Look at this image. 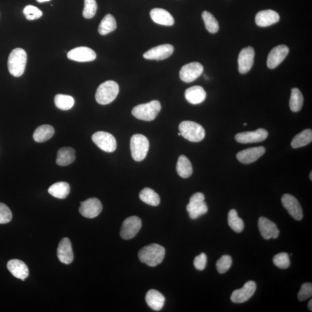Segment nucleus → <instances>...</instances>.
Returning <instances> with one entry per match:
<instances>
[{"label": "nucleus", "instance_id": "c756f323", "mask_svg": "<svg viewBox=\"0 0 312 312\" xmlns=\"http://www.w3.org/2000/svg\"><path fill=\"white\" fill-rule=\"evenodd\" d=\"M177 171L178 175L183 178H188L192 175L193 171L192 164L187 156L182 155L179 157Z\"/></svg>", "mask_w": 312, "mask_h": 312}, {"label": "nucleus", "instance_id": "49530a36", "mask_svg": "<svg viewBox=\"0 0 312 312\" xmlns=\"http://www.w3.org/2000/svg\"><path fill=\"white\" fill-rule=\"evenodd\" d=\"M51 1V0H36V1L38 2H48Z\"/></svg>", "mask_w": 312, "mask_h": 312}, {"label": "nucleus", "instance_id": "423d86ee", "mask_svg": "<svg viewBox=\"0 0 312 312\" xmlns=\"http://www.w3.org/2000/svg\"><path fill=\"white\" fill-rule=\"evenodd\" d=\"M130 148L132 157L135 161L144 160L149 148L148 138L142 134L134 135L131 139Z\"/></svg>", "mask_w": 312, "mask_h": 312}, {"label": "nucleus", "instance_id": "b1692460", "mask_svg": "<svg viewBox=\"0 0 312 312\" xmlns=\"http://www.w3.org/2000/svg\"><path fill=\"white\" fill-rule=\"evenodd\" d=\"M152 21L158 25L166 26H173L175 20L170 12L162 8H154L150 13Z\"/></svg>", "mask_w": 312, "mask_h": 312}, {"label": "nucleus", "instance_id": "ddd939ff", "mask_svg": "<svg viewBox=\"0 0 312 312\" xmlns=\"http://www.w3.org/2000/svg\"><path fill=\"white\" fill-rule=\"evenodd\" d=\"M256 290V284L253 281H249L243 287L233 291L231 300L234 303L242 304L248 301L253 296Z\"/></svg>", "mask_w": 312, "mask_h": 312}, {"label": "nucleus", "instance_id": "4c0bfd02", "mask_svg": "<svg viewBox=\"0 0 312 312\" xmlns=\"http://www.w3.org/2000/svg\"><path fill=\"white\" fill-rule=\"evenodd\" d=\"M97 4L95 0H85L83 16L86 19L94 18L97 12Z\"/></svg>", "mask_w": 312, "mask_h": 312}, {"label": "nucleus", "instance_id": "bb28decb", "mask_svg": "<svg viewBox=\"0 0 312 312\" xmlns=\"http://www.w3.org/2000/svg\"><path fill=\"white\" fill-rule=\"evenodd\" d=\"M75 151L70 147H64L59 149L58 152L56 163L60 166H67L75 160Z\"/></svg>", "mask_w": 312, "mask_h": 312}, {"label": "nucleus", "instance_id": "cd10ccee", "mask_svg": "<svg viewBox=\"0 0 312 312\" xmlns=\"http://www.w3.org/2000/svg\"><path fill=\"white\" fill-rule=\"evenodd\" d=\"M54 134L55 129L52 125H42L35 129L34 134H33V138L36 142H44L51 139Z\"/></svg>", "mask_w": 312, "mask_h": 312}, {"label": "nucleus", "instance_id": "f03ea898", "mask_svg": "<svg viewBox=\"0 0 312 312\" xmlns=\"http://www.w3.org/2000/svg\"><path fill=\"white\" fill-rule=\"evenodd\" d=\"M27 63V54L25 50L16 48L10 54L8 61V70L15 77H19L24 73Z\"/></svg>", "mask_w": 312, "mask_h": 312}, {"label": "nucleus", "instance_id": "58836bf2", "mask_svg": "<svg viewBox=\"0 0 312 312\" xmlns=\"http://www.w3.org/2000/svg\"><path fill=\"white\" fill-rule=\"evenodd\" d=\"M273 262L277 267L281 269H287L290 266L289 256L286 253H281L275 255Z\"/></svg>", "mask_w": 312, "mask_h": 312}, {"label": "nucleus", "instance_id": "aec40b11", "mask_svg": "<svg viewBox=\"0 0 312 312\" xmlns=\"http://www.w3.org/2000/svg\"><path fill=\"white\" fill-rule=\"evenodd\" d=\"M280 20V16L273 10L267 9L257 13L255 21L259 27L266 28L276 24Z\"/></svg>", "mask_w": 312, "mask_h": 312}, {"label": "nucleus", "instance_id": "c03bdc74", "mask_svg": "<svg viewBox=\"0 0 312 312\" xmlns=\"http://www.w3.org/2000/svg\"><path fill=\"white\" fill-rule=\"evenodd\" d=\"M207 256L205 253H202L195 258L194 265L195 268L199 271L204 270L207 265Z\"/></svg>", "mask_w": 312, "mask_h": 312}, {"label": "nucleus", "instance_id": "6ab92c4d", "mask_svg": "<svg viewBox=\"0 0 312 312\" xmlns=\"http://www.w3.org/2000/svg\"><path fill=\"white\" fill-rule=\"evenodd\" d=\"M258 226L261 236L265 240H268L272 238L277 239L280 235V230H279L276 224L266 218L261 217L259 218Z\"/></svg>", "mask_w": 312, "mask_h": 312}, {"label": "nucleus", "instance_id": "a878e982", "mask_svg": "<svg viewBox=\"0 0 312 312\" xmlns=\"http://www.w3.org/2000/svg\"><path fill=\"white\" fill-rule=\"evenodd\" d=\"M145 300L148 306L156 311L162 310L165 301L164 295L156 290H149L146 295Z\"/></svg>", "mask_w": 312, "mask_h": 312}, {"label": "nucleus", "instance_id": "412c9836", "mask_svg": "<svg viewBox=\"0 0 312 312\" xmlns=\"http://www.w3.org/2000/svg\"><path fill=\"white\" fill-rule=\"evenodd\" d=\"M265 149L263 147L251 148L239 152L237 157L242 163L250 164L257 161L265 154Z\"/></svg>", "mask_w": 312, "mask_h": 312}, {"label": "nucleus", "instance_id": "2eb2a0df", "mask_svg": "<svg viewBox=\"0 0 312 312\" xmlns=\"http://www.w3.org/2000/svg\"><path fill=\"white\" fill-rule=\"evenodd\" d=\"M268 136L266 129L258 128L256 131L240 132L235 135L236 141L241 144H251L264 141Z\"/></svg>", "mask_w": 312, "mask_h": 312}, {"label": "nucleus", "instance_id": "9d476101", "mask_svg": "<svg viewBox=\"0 0 312 312\" xmlns=\"http://www.w3.org/2000/svg\"><path fill=\"white\" fill-rule=\"evenodd\" d=\"M203 71L204 67L200 62H192L182 67L179 76L182 81L190 83L200 77Z\"/></svg>", "mask_w": 312, "mask_h": 312}, {"label": "nucleus", "instance_id": "09e8293b", "mask_svg": "<svg viewBox=\"0 0 312 312\" xmlns=\"http://www.w3.org/2000/svg\"><path fill=\"white\" fill-rule=\"evenodd\" d=\"M178 135H181V132H179V133H178Z\"/></svg>", "mask_w": 312, "mask_h": 312}, {"label": "nucleus", "instance_id": "7c9ffc66", "mask_svg": "<svg viewBox=\"0 0 312 312\" xmlns=\"http://www.w3.org/2000/svg\"><path fill=\"white\" fill-rule=\"evenodd\" d=\"M312 141V131L311 129H305L297 134L291 141V147L297 149L310 144Z\"/></svg>", "mask_w": 312, "mask_h": 312}, {"label": "nucleus", "instance_id": "ea45409f", "mask_svg": "<svg viewBox=\"0 0 312 312\" xmlns=\"http://www.w3.org/2000/svg\"><path fill=\"white\" fill-rule=\"evenodd\" d=\"M232 263V258L230 255H224L217 261V270L220 274H224L229 270Z\"/></svg>", "mask_w": 312, "mask_h": 312}, {"label": "nucleus", "instance_id": "6e6552de", "mask_svg": "<svg viewBox=\"0 0 312 312\" xmlns=\"http://www.w3.org/2000/svg\"><path fill=\"white\" fill-rule=\"evenodd\" d=\"M92 140L99 149L105 152H114L117 147V143L114 136L107 132H95L92 136Z\"/></svg>", "mask_w": 312, "mask_h": 312}, {"label": "nucleus", "instance_id": "a18cd8bd", "mask_svg": "<svg viewBox=\"0 0 312 312\" xmlns=\"http://www.w3.org/2000/svg\"><path fill=\"white\" fill-rule=\"evenodd\" d=\"M308 308L311 311H312V300H311L308 303Z\"/></svg>", "mask_w": 312, "mask_h": 312}, {"label": "nucleus", "instance_id": "dca6fc26", "mask_svg": "<svg viewBox=\"0 0 312 312\" xmlns=\"http://www.w3.org/2000/svg\"><path fill=\"white\" fill-rule=\"evenodd\" d=\"M289 53V48L286 45H280L271 50L267 59V66L269 68H277Z\"/></svg>", "mask_w": 312, "mask_h": 312}, {"label": "nucleus", "instance_id": "de8ad7c7", "mask_svg": "<svg viewBox=\"0 0 312 312\" xmlns=\"http://www.w3.org/2000/svg\"><path fill=\"white\" fill-rule=\"evenodd\" d=\"M312 172H311L310 176V179H311V181L312 180Z\"/></svg>", "mask_w": 312, "mask_h": 312}, {"label": "nucleus", "instance_id": "f704fd0d", "mask_svg": "<svg viewBox=\"0 0 312 312\" xmlns=\"http://www.w3.org/2000/svg\"><path fill=\"white\" fill-rule=\"evenodd\" d=\"M304 104V97L302 93L297 88L291 90L290 99V108L294 112H299L303 107Z\"/></svg>", "mask_w": 312, "mask_h": 312}, {"label": "nucleus", "instance_id": "f257e3e1", "mask_svg": "<svg viewBox=\"0 0 312 312\" xmlns=\"http://www.w3.org/2000/svg\"><path fill=\"white\" fill-rule=\"evenodd\" d=\"M165 254L164 247L158 244H151L139 250L138 257L143 263L154 267L161 264Z\"/></svg>", "mask_w": 312, "mask_h": 312}, {"label": "nucleus", "instance_id": "2f4dec72", "mask_svg": "<svg viewBox=\"0 0 312 312\" xmlns=\"http://www.w3.org/2000/svg\"><path fill=\"white\" fill-rule=\"evenodd\" d=\"M141 200L149 205L156 207L160 204V198L157 192L150 188H145L139 193Z\"/></svg>", "mask_w": 312, "mask_h": 312}, {"label": "nucleus", "instance_id": "72a5a7b5", "mask_svg": "<svg viewBox=\"0 0 312 312\" xmlns=\"http://www.w3.org/2000/svg\"><path fill=\"white\" fill-rule=\"evenodd\" d=\"M228 223L229 226L235 232H241L245 228L244 222L238 217L236 210H231L228 215Z\"/></svg>", "mask_w": 312, "mask_h": 312}, {"label": "nucleus", "instance_id": "39448f33", "mask_svg": "<svg viewBox=\"0 0 312 312\" xmlns=\"http://www.w3.org/2000/svg\"><path fill=\"white\" fill-rule=\"evenodd\" d=\"M182 137L192 142H200L205 138V129L200 125L191 121H184L179 125Z\"/></svg>", "mask_w": 312, "mask_h": 312}, {"label": "nucleus", "instance_id": "f8f14e48", "mask_svg": "<svg viewBox=\"0 0 312 312\" xmlns=\"http://www.w3.org/2000/svg\"><path fill=\"white\" fill-rule=\"evenodd\" d=\"M255 52L251 46L242 50L238 56V69L242 74H247L253 67Z\"/></svg>", "mask_w": 312, "mask_h": 312}, {"label": "nucleus", "instance_id": "c85d7f7f", "mask_svg": "<svg viewBox=\"0 0 312 312\" xmlns=\"http://www.w3.org/2000/svg\"><path fill=\"white\" fill-rule=\"evenodd\" d=\"M48 192L53 197L59 199H64L70 192V187L67 182H60L52 185L48 189Z\"/></svg>", "mask_w": 312, "mask_h": 312}, {"label": "nucleus", "instance_id": "473e14b6", "mask_svg": "<svg viewBox=\"0 0 312 312\" xmlns=\"http://www.w3.org/2000/svg\"><path fill=\"white\" fill-rule=\"evenodd\" d=\"M117 28L116 21L111 14H108L102 19L98 27V32L102 35H105L114 31Z\"/></svg>", "mask_w": 312, "mask_h": 312}, {"label": "nucleus", "instance_id": "8fccbe9b", "mask_svg": "<svg viewBox=\"0 0 312 312\" xmlns=\"http://www.w3.org/2000/svg\"><path fill=\"white\" fill-rule=\"evenodd\" d=\"M244 125H247V124H244Z\"/></svg>", "mask_w": 312, "mask_h": 312}, {"label": "nucleus", "instance_id": "c9c22d12", "mask_svg": "<svg viewBox=\"0 0 312 312\" xmlns=\"http://www.w3.org/2000/svg\"><path fill=\"white\" fill-rule=\"evenodd\" d=\"M55 103L56 107L61 110L67 111L74 107L75 100L70 95L58 94L55 98Z\"/></svg>", "mask_w": 312, "mask_h": 312}, {"label": "nucleus", "instance_id": "1a4fd4ad", "mask_svg": "<svg viewBox=\"0 0 312 312\" xmlns=\"http://www.w3.org/2000/svg\"><path fill=\"white\" fill-rule=\"evenodd\" d=\"M142 227V221L137 217H131L123 223L121 235L125 240H131L137 235Z\"/></svg>", "mask_w": 312, "mask_h": 312}, {"label": "nucleus", "instance_id": "e433bc0d", "mask_svg": "<svg viewBox=\"0 0 312 312\" xmlns=\"http://www.w3.org/2000/svg\"><path fill=\"white\" fill-rule=\"evenodd\" d=\"M202 16L204 20L206 29L208 31L212 34L218 32L219 30L218 23L215 16L211 13L207 11L202 13Z\"/></svg>", "mask_w": 312, "mask_h": 312}, {"label": "nucleus", "instance_id": "393cba45", "mask_svg": "<svg viewBox=\"0 0 312 312\" xmlns=\"http://www.w3.org/2000/svg\"><path fill=\"white\" fill-rule=\"evenodd\" d=\"M185 98L191 104H200L205 101L207 97L204 89L200 86H192L185 92Z\"/></svg>", "mask_w": 312, "mask_h": 312}, {"label": "nucleus", "instance_id": "f3484780", "mask_svg": "<svg viewBox=\"0 0 312 312\" xmlns=\"http://www.w3.org/2000/svg\"><path fill=\"white\" fill-rule=\"evenodd\" d=\"M174 47L170 44H163L156 46L144 54V58L147 60L162 61L170 57L173 54Z\"/></svg>", "mask_w": 312, "mask_h": 312}, {"label": "nucleus", "instance_id": "20e7f679", "mask_svg": "<svg viewBox=\"0 0 312 312\" xmlns=\"http://www.w3.org/2000/svg\"><path fill=\"white\" fill-rule=\"evenodd\" d=\"M161 109L160 102L154 100L136 106L132 109V114L139 120L149 122L154 121L157 117Z\"/></svg>", "mask_w": 312, "mask_h": 312}, {"label": "nucleus", "instance_id": "a211bd4d", "mask_svg": "<svg viewBox=\"0 0 312 312\" xmlns=\"http://www.w3.org/2000/svg\"><path fill=\"white\" fill-rule=\"evenodd\" d=\"M67 57L73 61L89 62L94 61L97 55L94 50L85 46H81L68 52Z\"/></svg>", "mask_w": 312, "mask_h": 312}, {"label": "nucleus", "instance_id": "5701e85b", "mask_svg": "<svg viewBox=\"0 0 312 312\" xmlns=\"http://www.w3.org/2000/svg\"><path fill=\"white\" fill-rule=\"evenodd\" d=\"M7 268L13 276L22 281H25L29 276V268L21 260L17 259L10 260L7 264Z\"/></svg>", "mask_w": 312, "mask_h": 312}, {"label": "nucleus", "instance_id": "4468645a", "mask_svg": "<svg viewBox=\"0 0 312 312\" xmlns=\"http://www.w3.org/2000/svg\"><path fill=\"white\" fill-rule=\"evenodd\" d=\"M281 202L285 210L295 220L300 221L303 219V209L296 198L289 194H285L281 198Z\"/></svg>", "mask_w": 312, "mask_h": 312}, {"label": "nucleus", "instance_id": "37998d69", "mask_svg": "<svg viewBox=\"0 0 312 312\" xmlns=\"http://www.w3.org/2000/svg\"><path fill=\"white\" fill-rule=\"evenodd\" d=\"M312 295V284L310 283H305L302 285L301 290L298 294V300L300 301L307 300Z\"/></svg>", "mask_w": 312, "mask_h": 312}, {"label": "nucleus", "instance_id": "79ce46f5", "mask_svg": "<svg viewBox=\"0 0 312 312\" xmlns=\"http://www.w3.org/2000/svg\"><path fill=\"white\" fill-rule=\"evenodd\" d=\"M12 214L11 210L5 204L0 203V224H6L11 221Z\"/></svg>", "mask_w": 312, "mask_h": 312}, {"label": "nucleus", "instance_id": "a19ab883", "mask_svg": "<svg viewBox=\"0 0 312 312\" xmlns=\"http://www.w3.org/2000/svg\"><path fill=\"white\" fill-rule=\"evenodd\" d=\"M23 14H25L26 19L29 21L38 19L42 16V12L40 9L31 5L26 6L23 9Z\"/></svg>", "mask_w": 312, "mask_h": 312}, {"label": "nucleus", "instance_id": "7ed1b4c3", "mask_svg": "<svg viewBox=\"0 0 312 312\" xmlns=\"http://www.w3.org/2000/svg\"><path fill=\"white\" fill-rule=\"evenodd\" d=\"M119 86L113 81H106L99 86L95 94L98 104L107 105L114 101L119 94Z\"/></svg>", "mask_w": 312, "mask_h": 312}, {"label": "nucleus", "instance_id": "9b49d317", "mask_svg": "<svg viewBox=\"0 0 312 312\" xmlns=\"http://www.w3.org/2000/svg\"><path fill=\"white\" fill-rule=\"evenodd\" d=\"M79 212L86 218H93L97 217L102 210V205L97 198H92L81 202Z\"/></svg>", "mask_w": 312, "mask_h": 312}, {"label": "nucleus", "instance_id": "4be33fe9", "mask_svg": "<svg viewBox=\"0 0 312 312\" xmlns=\"http://www.w3.org/2000/svg\"><path fill=\"white\" fill-rule=\"evenodd\" d=\"M58 257L60 261L64 264L72 263L74 260L71 241L67 238H63L58 248Z\"/></svg>", "mask_w": 312, "mask_h": 312}, {"label": "nucleus", "instance_id": "0eeeda50", "mask_svg": "<svg viewBox=\"0 0 312 312\" xmlns=\"http://www.w3.org/2000/svg\"><path fill=\"white\" fill-rule=\"evenodd\" d=\"M204 200V195L201 192H197L192 195L187 205V211L191 218L196 219L207 213L208 209Z\"/></svg>", "mask_w": 312, "mask_h": 312}]
</instances>
